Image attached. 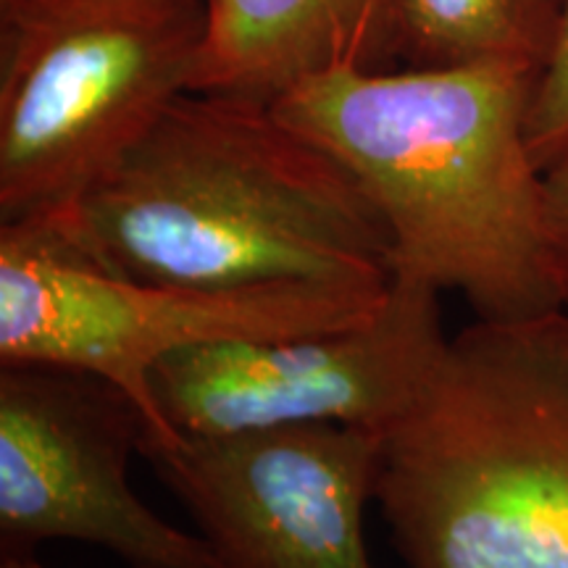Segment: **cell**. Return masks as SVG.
<instances>
[{
  "instance_id": "cell-1",
  "label": "cell",
  "mask_w": 568,
  "mask_h": 568,
  "mask_svg": "<svg viewBox=\"0 0 568 568\" xmlns=\"http://www.w3.org/2000/svg\"><path fill=\"white\" fill-rule=\"evenodd\" d=\"M105 272L172 287L395 280L389 230L335 155L274 105L184 92L71 209Z\"/></svg>"
},
{
  "instance_id": "cell-2",
  "label": "cell",
  "mask_w": 568,
  "mask_h": 568,
  "mask_svg": "<svg viewBox=\"0 0 568 568\" xmlns=\"http://www.w3.org/2000/svg\"><path fill=\"white\" fill-rule=\"evenodd\" d=\"M535 71L361 69L311 77L274 103L335 155L385 219L395 274L456 290L477 318L564 308L527 138Z\"/></svg>"
},
{
  "instance_id": "cell-3",
  "label": "cell",
  "mask_w": 568,
  "mask_h": 568,
  "mask_svg": "<svg viewBox=\"0 0 568 568\" xmlns=\"http://www.w3.org/2000/svg\"><path fill=\"white\" fill-rule=\"evenodd\" d=\"M408 568H568V308L477 318L379 437Z\"/></svg>"
},
{
  "instance_id": "cell-4",
  "label": "cell",
  "mask_w": 568,
  "mask_h": 568,
  "mask_svg": "<svg viewBox=\"0 0 568 568\" xmlns=\"http://www.w3.org/2000/svg\"><path fill=\"white\" fill-rule=\"evenodd\" d=\"M209 0H0V224L71 209L193 90Z\"/></svg>"
},
{
  "instance_id": "cell-5",
  "label": "cell",
  "mask_w": 568,
  "mask_h": 568,
  "mask_svg": "<svg viewBox=\"0 0 568 568\" xmlns=\"http://www.w3.org/2000/svg\"><path fill=\"white\" fill-rule=\"evenodd\" d=\"M376 282H272L201 290L105 272L55 213L0 224V364L103 376L134 397L151 435L172 443L151 400L166 355L230 339H274L366 322L387 301Z\"/></svg>"
},
{
  "instance_id": "cell-6",
  "label": "cell",
  "mask_w": 568,
  "mask_h": 568,
  "mask_svg": "<svg viewBox=\"0 0 568 568\" xmlns=\"http://www.w3.org/2000/svg\"><path fill=\"white\" fill-rule=\"evenodd\" d=\"M445 345L439 290L395 274L366 322L187 347L159 361L148 387L163 426L180 437L322 424L385 435L416 406Z\"/></svg>"
},
{
  "instance_id": "cell-7",
  "label": "cell",
  "mask_w": 568,
  "mask_h": 568,
  "mask_svg": "<svg viewBox=\"0 0 568 568\" xmlns=\"http://www.w3.org/2000/svg\"><path fill=\"white\" fill-rule=\"evenodd\" d=\"M148 435L134 397L103 376L0 364V558L69 539L130 568H226L132 489L126 468Z\"/></svg>"
},
{
  "instance_id": "cell-8",
  "label": "cell",
  "mask_w": 568,
  "mask_h": 568,
  "mask_svg": "<svg viewBox=\"0 0 568 568\" xmlns=\"http://www.w3.org/2000/svg\"><path fill=\"white\" fill-rule=\"evenodd\" d=\"M379 437L322 424L142 443L226 568H374L364 518Z\"/></svg>"
},
{
  "instance_id": "cell-9",
  "label": "cell",
  "mask_w": 568,
  "mask_h": 568,
  "mask_svg": "<svg viewBox=\"0 0 568 568\" xmlns=\"http://www.w3.org/2000/svg\"><path fill=\"white\" fill-rule=\"evenodd\" d=\"M389 0H209L193 90L274 105L324 71L389 69Z\"/></svg>"
},
{
  "instance_id": "cell-10",
  "label": "cell",
  "mask_w": 568,
  "mask_h": 568,
  "mask_svg": "<svg viewBox=\"0 0 568 568\" xmlns=\"http://www.w3.org/2000/svg\"><path fill=\"white\" fill-rule=\"evenodd\" d=\"M564 0H389L387 59L400 69L537 71L556 42Z\"/></svg>"
},
{
  "instance_id": "cell-11",
  "label": "cell",
  "mask_w": 568,
  "mask_h": 568,
  "mask_svg": "<svg viewBox=\"0 0 568 568\" xmlns=\"http://www.w3.org/2000/svg\"><path fill=\"white\" fill-rule=\"evenodd\" d=\"M527 138L537 166L550 169L568 159V0L560 9L556 42L537 71L527 111Z\"/></svg>"
},
{
  "instance_id": "cell-12",
  "label": "cell",
  "mask_w": 568,
  "mask_h": 568,
  "mask_svg": "<svg viewBox=\"0 0 568 568\" xmlns=\"http://www.w3.org/2000/svg\"><path fill=\"white\" fill-rule=\"evenodd\" d=\"M545 224L558 293L568 308V159L545 169Z\"/></svg>"
},
{
  "instance_id": "cell-13",
  "label": "cell",
  "mask_w": 568,
  "mask_h": 568,
  "mask_svg": "<svg viewBox=\"0 0 568 568\" xmlns=\"http://www.w3.org/2000/svg\"><path fill=\"white\" fill-rule=\"evenodd\" d=\"M0 568H45L38 556H6L0 558Z\"/></svg>"
}]
</instances>
